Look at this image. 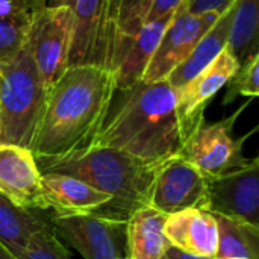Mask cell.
I'll return each instance as SVG.
<instances>
[{"instance_id": "2", "label": "cell", "mask_w": 259, "mask_h": 259, "mask_svg": "<svg viewBox=\"0 0 259 259\" xmlns=\"http://www.w3.org/2000/svg\"><path fill=\"white\" fill-rule=\"evenodd\" d=\"M120 93L91 146L117 149L146 161L178 156L184 144L176 112L178 90L164 79L140 80Z\"/></svg>"}, {"instance_id": "21", "label": "cell", "mask_w": 259, "mask_h": 259, "mask_svg": "<svg viewBox=\"0 0 259 259\" xmlns=\"http://www.w3.org/2000/svg\"><path fill=\"white\" fill-rule=\"evenodd\" d=\"M219 240L214 259H259V226L214 214Z\"/></svg>"}, {"instance_id": "33", "label": "cell", "mask_w": 259, "mask_h": 259, "mask_svg": "<svg viewBox=\"0 0 259 259\" xmlns=\"http://www.w3.org/2000/svg\"><path fill=\"white\" fill-rule=\"evenodd\" d=\"M0 144H5V143H3V127H2V114H0Z\"/></svg>"}, {"instance_id": "13", "label": "cell", "mask_w": 259, "mask_h": 259, "mask_svg": "<svg viewBox=\"0 0 259 259\" xmlns=\"http://www.w3.org/2000/svg\"><path fill=\"white\" fill-rule=\"evenodd\" d=\"M0 194L24 209H47L42 199L41 173L29 149L0 144Z\"/></svg>"}, {"instance_id": "27", "label": "cell", "mask_w": 259, "mask_h": 259, "mask_svg": "<svg viewBox=\"0 0 259 259\" xmlns=\"http://www.w3.org/2000/svg\"><path fill=\"white\" fill-rule=\"evenodd\" d=\"M235 0H194L190 5V11L194 14H203V12H217L223 14Z\"/></svg>"}, {"instance_id": "26", "label": "cell", "mask_w": 259, "mask_h": 259, "mask_svg": "<svg viewBox=\"0 0 259 259\" xmlns=\"http://www.w3.org/2000/svg\"><path fill=\"white\" fill-rule=\"evenodd\" d=\"M193 2L194 0H153L152 6L149 9V14L146 17V21H152V20H156V18L175 14V11L181 5H184V3L191 5Z\"/></svg>"}, {"instance_id": "29", "label": "cell", "mask_w": 259, "mask_h": 259, "mask_svg": "<svg viewBox=\"0 0 259 259\" xmlns=\"http://www.w3.org/2000/svg\"><path fill=\"white\" fill-rule=\"evenodd\" d=\"M165 258L167 259H212V258H205V256H196V255H190L185 253L173 246H170L165 252Z\"/></svg>"}, {"instance_id": "8", "label": "cell", "mask_w": 259, "mask_h": 259, "mask_svg": "<svg viewBox=\"0 0 259 259\" xmlns=\"http://www.w3.org/2000/svg\"><path fill=\"white\" fill-rule=\"evenodd\" d=\"M49 220L55 235L76 249L83 259L129 256L127 222L94 214H53Z\"/></svg>"}, {"instance_id": "10", "label": "cell", "mask_w": 259, "mask_h": 259, "mask_svg": "<svg viewBox=\"0 0 259 259\" xmlns=\"http://www.w3.org/2000/svg\"><path fill=\"white\" fill-rule=\"evenodd\" d=\"M206 211L259 226V158L208 179Z\"/></svg>"}, {"instance_id": "34", "label": "cell", "mask_w": 259, "mask_h": 259, "mask_svg": "<svg viewBox=\"0 0 259 259\" xmlns=\"http://www.w3.org/2000/svg\"><path fill=\"white\" fill-rule=\"evenodd\" d=\"M120 259H131L129 256H126V258H120Z\"/></svg>"}, {"instance_id": "14", "label": "cell", "mask_w": 259, "mask_h": 259, "mask_svg": "<svg viewBox=\"0 0 259 259\" xmlns=\"http://www.w3.org/2000/svg\"><path fill=\"white\" fill-rule=\"evenodd\" d=\"M173 14L146 21L137 35L120 49L112 68L117 91H124L143 79V74Z\"/></svg>"}, {"instance_id": "28", "label": "cell", "mask_w": 259, "mask_h": 259, "mask_svg": "<svg viewBox=\"0 0 259 259\" xmlns=\"http://www.w3.org/2000/svg\"><path fill=\"white\" fill-rule=\"evenodd\" d=\"M0 15L11 18H26L30 12L24 0H0Z\"/></svg>"}, {"instance_id": "20", "label": "cell", "mask_w": 259, "mask_h": 259, "mask_svg": "<svg viewBox=\"0 0 259 259\" xmlns=\"http://www.w3.org/2000/svg\"><path fill=\"white\" fill-rule=\"evenodd\" d=\"M259 0H237L226 49L238 65L259 55Z\"/></svg>"}, {"instance_id": "7", "label": "cell", "mask_w": 259, "mask_h": 259, "mask_svg": "<svg viewBox=\"0 0 259 259\" xmlns=\"http://www.w3.org/2000/svg\"><path fill=\"white\" fill-rule=\"evenodd\" d=\"M73 24L70 5L46 6L30 14L26 44L47 88L68 68Z\"/></svg>"}, {"instance_id": "16", "label": "cell", "mask_w": 259, "mask_h": 259, "mask_svg": "<svg viewBox=\"0 0 259 259\" xmlns=\"http://www.w3.org/2000/svg\"><path fill=\"white\" fill-rule=\"evenodd\" d=\"M41 190L46 208L55 214H93L111 200L88 184L58 173H42Z\"/></svg>"}, {"instance_id": "31", "label": "cell", "mask_w": 259, "mask_h": 259, "mask_svg": "<svg viewBox=\"0 0 259 259\" xmlns=\"http://www.w3.org/2000/svg\"><path fill=\"white\" fill-rule=\"evenodd\" d=\"M0 259H18V258H15L8 249H5L2 244H0Z\"/></svg>"}, {"instance_id": "30", "label": "cell", "mask_w": 259, "mask_h": 259, "mask_svg": "<svg viewBox=\"0 0 259 259\" xmlns=\"http://www.w3.org/2000/svg\"><path fill=\"white\" fill-rule=\"evenodd\" d=\"M24 3H26V6H27L30 14L47 6V0H24Z\"/></svg>"}, {"instance_id": "23", "label": "cell", "mask_w": 259, "mask_h": 259, "mask_svg": "<svg viewBox=\"0 0 259 259\" xmlns=\"http://www.w3.org/2000/svg\"><path fill=\"white\" fill-rule=\"evenodd\" d=\"M259 55L252 58L247 64L241 65L238 71L228 82V90L223 99V105L232 103L237 97L244 96L255 99L259 94Z\"/></svg>"}, {"instance_id": "11", "label": "cell", "mask_w": 259, "mask_h": 259, "mask_svg": "<svg viewBox=\"0 0 259 259\" xmlns=\"http://www.w3.org/2000/svg\"><path fill=\"white\" fill-rule=\"evenodd\" d=\"M238 68L240 65L237 59L228 49H225L199 74L178 90L176 112L184 141L199 126V123L205 120L206 106L215 94L228 85Z\"/></svg>"}, {"instance_id": "25", "label": "cell", "mask_w": 259, "mask_h": 259, "mask_svg": "<svg viewBox=\"0 0 259 259\" xmlns=\"http://www.w3.org/2000/svg\"><path fill=\"white\" fill-rule=\"evenodd\" d=\"M20 259H71V256L50 226L30 237Z\"/></svg>"}, {"instance_id": "32", "label": "cell", "mask_w": 259, "mask_h": 259, "mask_svg": "<svg viewBox=\"0 0 259 259\" xmlns=\"http://www.w3.org/2000/svg\"><path fill=\"white\" fill-rule=\"evenodd\" d=\"M70 0H47V6H59V5H68Z\"/></svg>"}, {"instance_id": "15", "label": "cell", "mask_w": 259, "mask_h": 259, "mask_svg": "<svg viewBox=\"0 0 259 259\" xmlns=\"http://www.w3.org/2000/svg\"><path fill=\"white\" fill-rule=\"evenodd\" d=\"M164 231L173 247L196 256H215L219 231L212 212L193 208L171 214Z\"/></svg>"}, {"instance_id": "6", "label": "cell", "mask_w": 259, "mask_h": 259, "mask_svg": "<svg viewBox=\"0 0 259 259\" xmlns=\"http://www.w3.org/2000/svg\"><path fill=\"white\" fill-rule=\"evenodd\" d=\"M247 105L249 102L241 105L232 115L219 121H200L184 141L179 155L206 179L241 168L250 161L243 155V146L256 129L240 138L234 137V126Z\"/></svg>"}, {"instance_id": "22", "label": "cell", "mask_w": 259, "mask_h": 259, "mask_svg": "<svg viewBox=\"0 0 259 259\" xmlns=\"http://www.w3.org/2000/svg\"><path fill=\"white\" fill-rule=\"evenodd\" d=\"M153 0H117V26L118 41L115 49V58L120 49L132 39L141 26L146 23V17ZM114 58V62H115ZM114 68V67H112Z\"/></svg>"}, {"instance_id": "24", "label": "cell", "mask_w": 259, "mask_h": 259, "mask_svg": "<svg viewBox=\"0 0 259 259\" xmlns=\"http://www.w3.org/2000/svg\"><path fill=\"white\" fill-rule=\"evenodd\" d=\"M30 17L11 18L0 15V62L12 59L26 44Z\"/></svg>"}, {"instance_id": "36", "label": "cell", "mask_w": 259, "mask_h": 259, "mask_svg": "<svg viewBox=\"0 0 259 259\" xmlns=\"http://www.w3.org/2000/svg\"><path fill=\"white\" fill-rule=\"evenodd\" d=\"M212 259H214V258H212Z\"/></svg>"}, {"instance_id": "5", "label": "cell", "mask_w": 259, "mask_h": 259, "mask_svg": "<svg viewBox=\"0 0 259 259\" xmlns=\"http://www.w3.org/2000/svg\"><path fill=\"white\" fill-rule=\"evenodd\" d=\"M73 9V39L70 65L114 67L118 41L117 0H70Z\"/></svg>"}, {"instance_id": "35", "label": "cell", "mask_w": 259, "mask_h": 259, "mask_svg": "<svg viewBox=\"0 0 259 259\" xmlns=\"http://www.w3.org/2000/svg\"><path fill=\"white\" fill-rule=\"evenodd\" d=\"M162 259H167V258H165V256H164V258H162Z\"/></svg>"}, {"instance_id": "17", "label": "cell", "mask_w": 259, "mask_h": 259, "mask_svg": "<svg viewBox=\"0 0 259 259\" xmlns=\"http://www.w3.org/2000/svg\"><path fill=\"white\" fill-rule=\"evenodd\" d=\"M235 3H232L214 23V26L202 36L193 52L182 61L167 77V82L175 88H182L188 80H191L196 74H199L208 64H211L225 49L229 36V29L235 11Z\"/></svg>"}, {"instance_id": "1", "label": "cell", "mask_w": 259, "mask_h": 259, "mask_svg": "<svg viewBox=\"0 0 259 259\" xmlns=\"http://www.w3.org/2000/svg\"><path fill=\"white\" fill-rule=\"evenodd\" d=\"M117 93L114 71L70 65L49 88L30 147L36 156H62L91 146Z\"/></svg>"}, {"instance_id": "12", "label": "cell", "mask_w": 259, "mask_h": 259, "mask_svg": "<svg viewBox=\"0 0 259 259\" xmlns=\"http://www.w3.org/2000/svg\"><path fill=\"white\" fill-rule=\"evenodd\" d=\"M206 187L208 179L178 155L168 159L158 175L150 196V206L165 215L193 208L206 211Z\"/></svg>"}, {"instance_id": "4", "label": "cell", "mask_w": 259, "mask_h": 259, "mask_svg": "<svg viewBox=\"0 0 259 259\" xmlns=\"http://www.w3.org/2000/svg\"><path fill=\"white\" fill-rule=\"evenodd\" d=\"M49 88L27 44L9 61L0 62V114L3 143L30 150Z\"/></svg>"}, {"instance_id": "18", "label": "cell", "mask_w": 259, "mask_h": 259, "mask_svg": "<svg viewBox=\"0 0 259 259\" xmlns=\"http://www.w3.org/2000/svg\"><path fill=\"white\" fill-rule=\"evenodd\" d=\"M164 212L144 206L127 220V249L131 259H162L171 246L165 237Z\"/></svg>"}, {"instance_id": "3", "label": "cell", "mask_w": 259, "mask_h": 259, "mask_svg": "<svg viewBox=\"0 0 259 259\" xmlns=\"http://www.w3.org/2000/svg\"><path fill=\"white\" fill-rule=\"evenodd\" d=\"M35 162L41 175H67L108 194L109 203L94 215L127 222L135 211L150 206L155 181L168 159L146 161L117 149L88 146L62 156H36Z\"/></svg>"}, {"instance_id": "9", "label": "cell", "mask_w": 259, "mask_h": 259, "mask_svg": "<svg viewBox=\"0 0 259 259\" xmlns=\"http://www.w3.org/2000/svg\"><path fill=\"white\" fill-rule=\"evenodd\" d=\"M222 14L203 12L194 14L190 11V5H181L171 21L168 23L162 38L156 47L153 58L150 59L143 82H158L168 77V74L187 59L202 36L214 26Z\"/></svg>"}, {"instance_id": "19", "label": "cell", "mask_w": 259, "mask_h": 259, "mask_svg": "<svg viewBox=\"0 0 259 259\" xmlns=\"http://www.w3.org/2000/svg\"><path fill=\"white\" fill-rule=\"evenodd\" d=\"M46 228H50V220L42 211L24 209L0 194V244L15 258L23 255L30 237Z\"/></svg>"}]
</instances>
